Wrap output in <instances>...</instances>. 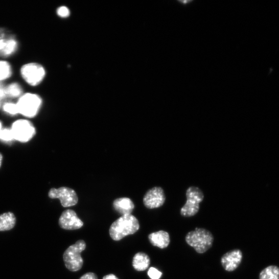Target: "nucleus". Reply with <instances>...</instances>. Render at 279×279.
<instances>
[{
  "mask_svg": "<svg viewBox=\"0 0 279 279\" xmlns=\"http://www.w3.org/2000/svg\"><path fill=\"white\" fill-rule=\"evenodd\" d=\"M148 274L151 279H160L162 273L154 267H151L148 271Z\"/></svg>",
  "mask_w": 279,
  "mask_h": 279,
  "instance_id": "4be33fe9",
  "label": "nucleus"
},
{
  "mask_svg": "<svg viewBox=\"0 0 279 279\" xmlns=\"http://www.w3.org/2000/svg\"><path fill=\"white\" fill-rule=\"evenodd\" d=\"M185 240L197 252L202 254L212 247L214 238L208 230L203 228H196L186 235Z\"/></svg>",
  "mask_w": 279,
  "mask_h": 279,
  "instance_id": "f03ea898",
  "label": "nucleus"
},
{
  "mask_svg": "<svg viewBox=\"0 0 279 279\" xmlns=\"http://www.w3.org/2000/svg\"><path fill=\"white\" fill-rule=\"evenodd\" d=\"M80 279H98V277L95 273L88 272L82 275Z\"/></svg>",
  "mask_w": 279,
  "mask_h": 279,
  "instance_id": "b1692460",
  "label": "nucleus"
},
{
  "mask_svg": "<svg viewBox=\"0 0 279 279\" xmlns=\"http://www.w3.org/2000/svg\"><path fill=\"white\" fill-rule=\"evenodd\" d=\"M57 14L61 17L65 18L69 16L70 12L66 7H61L57 10Z\"/></svg>",
  "mask_w": 279,
  "mask_h": 279,
  "instance_id": "5701e85b",
  "label": "nucleus"
},
{
  "mask_svg": "<svg viewBox=\"0 0 279 279\" xmlns=\"http://www.w3.org/2000/svg\"><path fill=\"white\" fill-rule=\"evenodd\" d=\"M2 100H0V108L2 107Z\"/></svg>",
  "mask_w": 279,
  "mask_h": 279,
  "instance_id": "c85d7f7f",
  "label": "nucleus"
},
{
  "mask_svg": "<svg viewBox=\"0 0 279 279\" xmlns=\"http://www.w3.org/2000/svg\"><path fill=\"white\" fill-rule=\"evenodd\" d=\"M114 210L122 216L131 215L134 208L133 202L128 198H121L113 201Z\"/></svg>",
  "mask_w": 279,
  "mask_h": 279,
  "instance_id": "ddd939ff",
  "label": "nucleus"
},
{
  "mask_svg": "<svg viewBox=\"0 0 279 279\" xmlns=\"http://www.w3.org/2000/svg\"><path fill=\"white\" fill-rule=\"evenodd\" d=\"M19 114L28 118H33L39 112L42 104L41 97L32 92H24L16 103Z\"/></svg>",
  "mask_w": 279,
  "mask_h": 279,
  "instance_id": "7ed1b4c3",
  "label": "nucleus"
},
{
  "mask_svg": "<svg viewBox=\"0 0 279 279\" xmlns=\"http://www.w3.org/2000/svg\"><path fill=\"white\" fill-rule=\"evenodd\" d=\"M12 131L16 141L26 143L30 141L35 134L33 124L27 120H18L13 123Z\"/></svg>",
  "mask_w": 279,
  "mask_h": 279,
  "instance_id": "0eeeda50",
  "label": "nucleus"
},
{
  "mask_svg": "<svg viewBox=\"0 0 279 279\" xmlns=\"http://www.w3.org/2000/svg\"><path fill=\"white\" fill-rule=\"evenodd\" d=\"M86 248V244L83 240L77 241L69 247L63 254V260L66 267L71 271H77L82 267L83 260L81 252Z\"/></svg>",
  "mask_w": 279,
  "mask_h": 279,
  "instance_id": "39448f33",
  "label": "nucleus"
},
{
  "mask_svg": "<svg viewBox=\"0 0 279 279\" xmlns=\"http://www.w3.org/2000/svg\"><path fill=\"white\" fill-rule=\"evenodd\" d=\"M150 265V259L145 253H137L133 258L132 266L136 271H145L149 267Z\"/></svg>",
  "mask_w": 279,
  "mask_h": 279,
  "instance_id": "4468645a",
  "label": "nucleus"
},
{
  "mask_svg": "<svg viewBox=\"0 0 279 279\" xmlns=\"http://www.w3.org/2000/svg\"><path fill=\"white\" fill-rule=\"evenodd\" d=\"M202 191L196 187H190L186 191L187 201L180 210V214L184 217H191L196 215L199 211L200 203L204 199Z\"/></svg>",
  "mask_w": 279,
  "mask_h": 279,
  "instance_id": "423d86ee",
  "label": "nucleus"
},
{
  "mask_svg": "<svg viewBox=\"0 0 279 279\" xmlns=\"http://www.w3.org/2000/svg\"><path fill=\"white\" fill-rule=\"evenodd\" d=\"M16 223V218L12 212H7L0 215V231L13 229Z\"/></svg>",
  "mask_w": 279,
  "mask_h": 279,
  "instance_id": "2eb2a0df",
  "label": "nucleus"
},
{
  "mask_svg": "<svg viewBox=\"0 0 279 279\" xmlns=\"http://www.w3.org/2000/svg\"><path fill=\"white\" fill-rule=\"evenodd\" d=\"M7 98L6 88L3 83H0V100H4Z\"/></svg>",
  "mask_w": 279,
  "mask_h": 279,
  "instance_id": "393cba45",
  "label": "nucleus"
},
{
  "mask_svg": "<svg viewBox=\"0 0 279 279\" xmlns=\"http://www.w3.org/2000/svg\"><path fill=\"white\" fill-rule=\"evenodd\" d=\"M2 128H3L2 123L0 122V132H1L2 130H3Z\"/></svg>",
  "mask_w": 279,
  "mask_h": 279,
  "instance_id": "cd10ccee",
  "label": "nucleus"
},
{
  "mask_svg": "<svg viewBox=\"0 0 279 279\" xmlns=\"http://www.w3.org/2000/svg\"><path fill=\"white\" fill-rule=\"evenodd\" d=\"M3 109L5 112L10 115L14 116L19 114L16 103L11 102H6L4 104Z\"/></svg>",
  "mask_w": 279,
  "mask_h": 279,
  "instance_id": "aec40b11",
  "label": "nucleus"
},
{
  "mask_svg": "<svg viewBox=\"0 0 279 279\" xmlns=\"http://www.w3.org/2000/svg\"><path fill=\"white\" fill-rule=\"evenodd\" d=\"M243 260V253L239 249L230 251L224 254L221 259V263L227 271H234L240 265Z\"/></svg>",
  "mask_w": 279,
  "mask_h": 279,
  "instance_id": "9d476101",
  "label": "nucleus"
},
{
  "mask_svg": "<svg viewBox=\"0 0 279 279\" xmlns=\"http://www.w3.org/2000/svg\"><path fill=\"white\" fill-rule=\"evenodd\" d=\"M5 88L7 98L18 99L24 93L22 86L17 82H13Z\"/></svg>",
  "mask_w": 279,
  "mask_h": 279,
  "instance_id": "dca6fc26",
  "label": "nucleus"
},
{
  "mask_svg": "<svg viewBox=\"0 0 279 279\" xmlns=\"http://www.w3.org/2000/svg\"><path fill=\"white\" fill-rule=\"evenodd\" d=\"M259 279H279V267L270 265L261 271Z\"/></svg>",
  "mask_w": 279,
  "mask_h": 279,
  "instance_id": "a211bd4d",
  "label": "nucleus"
},
{
  "mask_svg": "<svg viewBox=\"0 0 279 279\" xmlns=\"http://www.w3.org/2000/svg\"><path fill=\"white\" fill-rule=\"evenodd\" d=\"M11 34H7L5 29H0V57L5 50Z\"/></svg>",
  "mask_w": 279,
  "mask_h": 279,
  "instance_id": "6ab92c4d",
  "label": "nucleus"
},
{
  "mask_svg": "<svg viewBox=\"0 0 279 279\" xmlns=\"http://www.w3.org/2000/svg\"><path fill=\"white\" fill-rule=\"evenodd\" d=\"M166 201L163 189L155 187L149 190L144 198V203L149 209L157 208L162 206Z\"/></svg>",
  "mask_w": 279,
  "mask_h": 279,
  "instance_id": "1a4fd4ad",
  "label": "nucleus"
},
{
  "mask_svg": "<svg viewBox=\"0 0 279 279\" xmlns=\"http://www.w3.org/2000/svg\"><path fill=\"white\" fill-rule=\"evenodd\" d=\"M140 228L138 220L131 215L121 216L115 221L109 229L111 239L119 241L124 238L135 234Z\"/></svg>",
  "mask_w": 279,
  "mask_h": 279,
  "instance_id": "f257e3e1",
  "label": "nucleus"
},
{
  "mask_svg": "<svg viewBox=\"0 0 279 279\" xmlns=\"http://www.w3.org/2000/svg\"><path fill=\"white\" fill-rule=\"evenodd\" d=\"M149 240L153 246L160 249L167 248L170 243V235L165 230L152 232L149 236Z\"/></svg>",
  "mask_w": 279,
  "mask_h": 279,
  "instance_id": "f8f14e48",
  "label": "nucleus"
},
{
  "mask_svg": "<svg viewBox=\"0 0 279 279\" xmlns=\"http://www.w3.org/2000/svg\"><path fill=\"white\" fill-rule=\"evenodd\" d=\"M49 196L51 199H59L64 207L75 206L78 202L76 192L66 187L51 189L49 192Z\"/></svg>",
  "mask_w": 279,
  "mask_h": 279,
  "instance_id": "6e6552de",
  "label": "nucleus"
},
{
  "mask_svg": "<svg viewBox=\"0 0 279 279\" xmlns=\"http://www.w3.org/2000/svg\"><path fill=\"white\" fill-rule=\"evenodd\" d=\"M0 140L6 143H10L14 141V137L10 129L6 128L0 132Z\"/></svg>",
  "mask_w": 279,
  "mask_h": 279,
  "instance_id": "412c9836",
  "label": "nucleus"
},
{
  "mask_svg": "<svg viewBox=\"0 0 279 279\" xmlns=\"http://www.w3.org/2000/svg\"><path fill=\"white\" fill-rule=\"evenodd\" d=\"M103 279H119V278L114 274H110L104 276Z\"/></svg>",
  "mask_w": 279,
  "mask_h": 279,
  "instance_id": "a878e982",
  "label": "nucleus"
},
{
  "mask_svg": "<svg viewBox=\"0 0 279 279\" xmlns=\"http://www.w3.org/2000/svg\"><path fill=\"white\" fill-rule=\"evenodd\" d=\"M59 224L64 229L75 230L80 228L83 225V222L78 217L75 211L67 210L61 215Z\"/></svg>",
  "mask_w": 279,
  "mask_h": 279,
  "instance_id": "9b49d317",
  "label": "nucleus"
},
{
  "mask_svg": "<svg viewBox=\"0 0 279 279\" xmlns=\"http://www.w3.org/2000/svg\"><path fill=\"white\" fill-rule=\"evenodd\" d=\"M13 74V70L10 63L5 60H0V83L11 78Z\"/></svg>",
  "mask_w": 279,
  "mask_h": 279,
  "instance_id": "f3484780",
  "label": "nucleus"
},
{
  "mask_svg": "<svg viewBox=\"0 0 279 279\" xmlns=\"http://www.w3.org/2000/svg\"><path fill=\"white\" fill-rule=\"evenodd\" d=\"M3 160V156L1 153H0V167H1Z\"/></svg>",
  "mask_w": 279,
  "mask_h": 279,
  "instance_id": "bb28decb",
  "label": "nucleus"
},
{
  "mask_svg": "<svg viewBox=\"0 0 279 279\" xmlns=\"http://www.w3.org/2000/svg\"><path fill=\"white\" fill-rule=\"evenodd\" d=\"M20 74L28 85L36 87L42 82L45 77L46 72L41 64L35 62H29L22 65Z\"/></svg>",
  "mask_w": 279,
  "mask_h": 279,
  "instance_id": "20e7f679",
  "label": "nucleus"
}]
</instances>
